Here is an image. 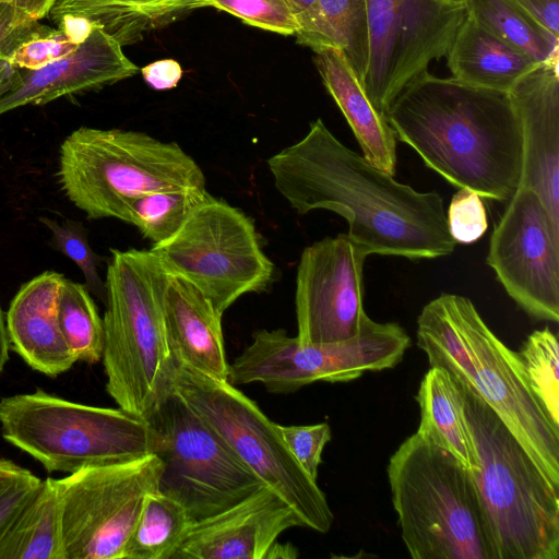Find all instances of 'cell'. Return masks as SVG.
<instances>
[{"label":"cell","instance_id":"cell-1","mask_svg":"<svg viewBox=\"0 0 559 559\" xmlns=\"http://www.w3.org/2000/svg\"><path fill=\"white\" fill-rule=\"evenodd\" d=\"M266 164L276 190L298 214L328 210L343 216L347 235L368 255L435 259L455 249L438 192L416 191L373 167L320 118Z\"/></svg>","mask_w":559,"mask_h":559},{"label":"cell","instance_id":"cell-2","mask_svg":"<svg viewBox=\"0 0 559 559\" xmlns=\"http://www.w3.org/2000/svg\"><path fill=\"white\" fill-rule=\"evenodd\" d=\"M383 116L396 139L460 189L509 201L520 188L522 130L508 93L425 71Z\"/></svg>","mask_w":559,"mask_h":559},{"label":"cell","instance_id":"cell-3","mask_svg":"<svg viewBox=\"0 0 559 559\" xmlns=\"http://www.w3.org/2000/svg\"><path fill=\"white\" fill-rule=\"evenodd\" d=\"M416 335L430 367L443 368L477 393L559 486V428L531 390L518 352L500 341L474 304L441 294L421 309Z\"/></svg>","mask_w":559,"mask_h":559},{"label":"cell","instance_id":"cell-4","mask_svg":"<svg viewBox=\"0 0 559 559\" xmlns=\"http://www.w3.org/2000/svg\"><path fill=\"white\" fill-rule=\"evenodd\" d=\"M110 252L103 318L106 391L119 408L148 421L173 392L176 362L164 318L168 272L151 249Z\"/></svg>","mask_w":559,"mask_h":559},{"label":"cell","instance_id":"cell-5","mask_svg":"<svg viewBox=\"0 0 559 559\" xmlns=\"http://www.w3.org/2000/svg\"><path fill=\"white\" fill-rule=\"evenodd\" d=\"M455 382L475 452L471 473L495 559H558L559 486L497 413L471 388Z\"/></svg>","mask_w":559,"mask_h":559},{"label":"cell","instance_id":"cell-6","mask_svg":"<svg viewBox=\"0 0 559 559\" xmlns=\"http://www.w3.org/2000/svg\"><path fill=\"white\" fill-rule=\"evenodd\" d=\"M388 479L414 559H495L471 469L416 432L391 455Z\"/></svg>","mask_w":559,"mask_h":559},{"label":"cell","instance_id":"cell-7","mask_svg":"<svg viewBox=\"0 0 559 559\" xmlns=\"http://www.w3.org/2000/svg\"><path fill=\"white\" fill-rule=\"evenodd\" d=\"M58 178L88 218L123 222L131 202L148 192L206 187L201 167L176 142L90 127L74 130L62 142Z\"/></svg>","mask_w":559,"mask_h":559},{"label":"cell","instance_id":"cell-8","mask_svg":"<svg viewBox=\"0 0 559 559\" xmlns=\"http://www.w3.org/2000/svg\"><path fill=\"white\" fill-rule=\"evenodd\" d=\"M0 428L5 441L49 473L72 474L154 453L147 421L121 408L85 405L39 389L2 397Z\"/></svg>","mask_w":559,"mask_h":559},{"label":"cell","instance_id":"cell-9","mask_svg":"<svg viewBox=\"0 0 559 559\" xmlns=\"http://www.w3.org/2000/svg\"><path fill=\"white\" fill-rule=\"evenodd\" d=\"M175 362L173 392L293 508L305 527L328 533L334 515L326 496L289 451L280 425L228 380Z\"/></svg>","mask_w":559,"mask_h":559},{"label":"cell","instance_id":"cell-10","mask_svg":"<svg viewBox=\"0 0 559 559\" xmlns=\"http://www.w3.org/2000/svg\"><path fill=\"white\" fill-rule=\"evenodd\" d=\"M409 345L411 337L400 324L376 322L367 313L357 335L340 342L301 343L283 329H261L229 365L228 381L261 383L270 393H294L317 381L348 382L366 371L392 369Z\"/></svg>","mask_w":559,"mask_h":559},{"label":"cell","instance_id":"cell-11","mask_svg":"<svg viewBox=\"0 0 559 559\" xmlns=\"http://www.w3.org/2000/svg\"><path fill=\"white\" fill-rule=\"evenodd\" d=\"M151 250L169 274L195 286L221 314L241 296L265 290L274 277L253 221L214 197Z\"/></svg>","mask_w":559,"mask_h":559},{"label":"cell","instance_id":"cell-12","mask_svg":"<svg viewBox=\"0 0 559 559\" xmlns=\"http://www.w3.org/2000/svg\"><path fill=\"white\" fill-rule=\"evenodd\" d=\"M163 463L159 492L193 521L213 516L263 486L262 480L175 392L147 421Z\"/></svg>","mask_w":559,"mask_h":559},{"label":"cell","instance_id":"cell-13","mask_svg":"<svg viewBox=\"0 0 559 559\" xmlns=\"http://www.w3.org/2000/svg\"><path fill=\"white\" fill-rule=\"evenodd\" d=\"M162 469V461L152 453L52 478L63 559H123L146 496L158 491Z\"/></svg>","mask_w":559,"mask_h":559},{"label":"cell","instance_id":"cell-14","mask_svg":"<svg viewBox=\"0 0 559 559\" xmlns=\"http://www.w3.org/2000/svg\"><path fill=\"white\" fill-rule=\"evenodd\" d=\"M369 55L361 85L384 114L429 64L445 57L466 16L462 0H367Z\"/></svg>","mask_w":559,"mask_h":559},{"label":"cell","instance_id":"cell-15","mask_svg":"<svg viewBox=\"0 0 559 559\" xmlns=\"http://www.w3.org/2000/svg\"><path fill=\"white\" fill-rule=\"evenodd\" d=\"M488 265L531 317L559 321V227L538 195L519 188L495 225Z\"/></svg>","mask_w":559,"mask_h":559},{"label":"cell","instance_id":"cell-16","mask_svg":"<svg viewBox=\"0 0 559 559\" xmlns=\"http://www.w3.org/2000/svg\"><path fill=\"white\" fill-rule=\"evenodd\" d=\"M367 252L347 234L304 249L296 275V337L332 343L357 335L365 316L362 271Z\"/></svg>","mask_w":559,"mask_h":559},{"label":"cell","instance_id":"cell-17","mask_svg":"<svg viewBox=\"0 0 559 559\" xmlns=\"http://www.w3.org/2000/svg\"><path fill=\"white\" fill-rule=\"evenodd\" d=\"M304 526L266 485L224 511L195 521L173 559H265L286 530Z\"/></svg>","mask_w":559,"mask_h":559},{"label":"cell","instance_id":"cell-18","mask_svg":"<svg viewBox=\"0 0 559 559\" xmlns=\"http://www.w3.org/2000/svg\"><path fill=\"white\" fill-rule=\"evenodd\" d=\"M559 60L540 62L508 92L520 120V188L534 191L559 227Z\"/></svg>","mask_w":559,"mask_h":559},{"label":"cell","instance_id":"cell-19","mask_svg":"<svg viewBox=\"0 0 559 559\" xmlns=\"http://www.w3.org/2000/svg\"><path fill=\"white\" fill-rule=\"evenodd\" d=\"M139 68L122 46L99 27L70 55L37 70H22L19 84L0 96V115L25 105L98 90L128 79Z\"/></svg>","mask_w":559,"mask_h":559},{"label":"cell","instance_id":"cell-20","mask_svg":"<svg viewBox=\"0 0 559 559\" xmlns=\"http://www.w3.org/2000/svg\"><path fill=\"white\" fill-rule=\"evenodd\" d=\"M64 276L44 272L23 284L7 312L13 350L34 370L48 377L68 371L75 362L58 322V297Z\"/></svg>","mask_w":559,"mask_h":559},{"label":"cell","instance_id":"cell-21","mask_svg":"<svg viewBox=\"0 0 559 559\" xmlns=\"http://www.w3.org/2000/svg\"><path fill=\"white\" fill-rule=\"evenodd\" d=\"M164 318L175 361L218 380H228L221 314L191 283L168 273Z\"/></svg>","mask_w":559,"mask_h":559},{"label":"cell","instance_id":"cell-22","mask_svg":"<svg viewBox=\"0 0 559 559\" xmlns=\"http://www.w3.org/2000/svg\"><path fill=\"white\" fill-rule=\"evenodd\" d=\"M314 63L324 86L352 128L364 158L379 170L394 176L396 138L385 120L369 100L356 72L334 48L316 52Z\"/></svg>","mask_w":559,"mask_h":559},{"label":"cell","instance_id":"cell-23","mask_svg":"<svg viewBox=\"0 0 559 559\" xmlns=\"http://www.w3.org/2000/svg\"><path fill=\"white\" fill-rule=\"evenodd\" d=\"M445 57L451 78L503 93L540 63L487 32L467 13Z\"/></svg>","mask_w":559,"mask_h":559},{"label":"cell","instance_id":"cell-24","mask_svg":"<svg viewBox=\"0 0 559 559\" xmlns=\"http://www.w3.org/2000/svg\"><path fill=\"white\" fill-rule=\"evenodd\" d=\"M198 0H56L48 16L78 13L87 17L121 46L165 26L195 9Z\"/></svg>","mask_w":559,"mask_h":559},{"label":"cell","instance_id":"cell-25","mask_svg":"<svg viewBox=\"0 0 559 559\" xmlns=\"http://www.w3.org/2000/svg\"><path fill=\"white\" fill-rule=\"evenodd\" d=\"M294 36L314 52L342 51L361 83L369 55L367 0H316Z\"/></svg>","mask_w":559,"mask_h":559},{"label":"cell","instance_id":"cell-26","mask_svg":"<svg viewBox=\"0 0 559 559\" xmlns=\"http://www.w3.org/2000/svg\"><path fill=\"white\" fill-rule=\"evenodd\" d=\"M420 421L416 431L421 438L447 450L468 469L476 467L475 452L463 411L462 394L450 373L430 367L416 395Z\"/></svg>","mask_w":559,"mask_h":559},{"label":"cell","instance_id":"cell-27","mask_svg":"<svg viewBox=\"0 0 559 559\" xmlns=\"http://www.w3.org/2000/svg\"><path fill=\"white\" fill-rule=\"evenodd\" d=\"M0 559H63L60 504L52 478L40 481L0 537Z\"/></svg>","mask_w":559,"mask_h":559},{"label":"cell","instance_id":"cell-28","mask_svg":"<svg viewBox=\"0 0 559 559\" xmlns=\"http://www.w3.org/2000/svg\"><path fill=\"white\" fill-rule=\"evenodd\" d=\"M466 13L502 41L538 62L559 60V37L514 0H462Z\"/></svg>","mask_w":559,"mask_h":559},{"label":"cell","instance_id":"cell-29","mask_svg":"<svg viewBox=\"0 0 559 559\" xmlns=\"http://www.w3.org/2000/svg\"><path fill=\"white\" fill-rule=\"evenodd\" d=\"M193 523L177 500L159 490L148 493L126 544L123 559H173Z\"/></svg>","mask_w":559,"mask_h":559},{"label":"cell","instance_id":"cell-30","mask_svg":"<svg viewBox=\"0 0 559 559\" xmlns=\"http://www.w3.org/2000/svg\"><path fill=\"white\" fill-rule=\"evenodd\" d=\"M211 197L206 187L148 192L131 202L124 222L135 226L145 239L156 245L171 237Z\"/></svg>","mask_w":559,"mask_h":559},{"label":"cell","instance_id":"cell-31","mask_svg":"<svg viewBox=\"0 0 559 559\" xmlns=\"http://www.w3.org/2000/svg\"><path fill=\"white\" fill-rule=\"evenodd\" d=\"M57 312L62 336L74 360L87 364L102 360L103 319L86 286L64 277Z\"/></svg>","mask_w":559,"mask_h":559},{"label":"cell","instance_id":"cell-32","mask_svg":"<svg viewBox=\"0 0 559 559\" xmlns=\"http://www.w3.org/2000/svg\"><path fill=\"white\" fill-rule=\"evenodd\" d=\"M531 390L555 427L559 428V346L545 328L531 333L518 352Z\"/></svg>","mask_w":559,"mask_h":559},{"label":"cell","instance_id":"cell-33","mask_svg":"<svg viewBox=\"0 0 559 559\" xmlns=\"http://www.w3.org/2000/svg\"><path fill=\"white\" fill-rule=\"evenodd\" d=\"M39 221L50 231L52 247L79 266L86 288L105 304L106 284L98 272L103 258L92 249L87 230L83 224L73 219H67L63 224H59L48 217H40Z\"/></svg>","mask_w":559,"mask_h":559},{"label":"cell","instance_id":"cell-34","mask_svg":"<svg viewBox=\"0 0 559 559\" xmlns=\"http://www.w3.org/2000/svg\"><path fill=\"white\" fill-rule=\"evenodd\" d=\"M211 7L246 24L281 35H295L299 24L284 0H198L195 9Z\"/></svg>","mask_w":559,"mask_h":559},{"label":"cell","instance_id":"cell-35","mask_svg":"<svg viewBox=\"0 0 559 559\" xmlns=\"http://www.w3.org/2000/svg\"><path fill=\"white\" fill-rule=\"evenodd\" d=\"M40 481L31 471L0 457V537Z\"/></svg>","mask_w":559,"mask_h":559},{"label":"cell","instance_id":"cell-36","mask_svg":"<svg viewBox=\"0 0 559 559\" xmlns=\"http://www.w3.org/2000/svg\"><path fill=\"white\" fill-rule=\"evenodd\" d=\"M449 233L455 242L472 243L487 230V214L481 198L474 191L461 188L449 205Z\"/></svg>","mask_w":559,"mask_h":559},{"label":"cell","instance_id":"cell-37","mask_svg":"<svg viewBox=\"0 0 559 559\" xmlns=\"http://www.w3.org/2000/svg\"><path fill=\"white\" fill-rule=\"evenodd\" d=\"M280 430L294 457L306 473L317 480L323 449L332 438L330 425L328 423L308 426L280 425Z\"/></svg>","mask_w":559,"mask_h":559},{"label":"cell","instance_id":"cell-38","mask_svg":"<svg viewBox=\"0 0 559 559\" xmlns=\"http://www.w3.org/2000/svg\"><path fill=\"white\" fill-rule=\"evenodd\" d=\"M76 48L78 45L70 41L60 28H52L22 44L9 61L22 70H37L72 53Z\"/></svg>","mask_w":559,"mask_h":559},{"label":"cell","instance_id":"cell-39","mask_svg":"<svg viewBox=\"0 0 559 559\" xmlns=\"http://www.w3.org/2000/svg\"><path fill=\"white\" fill-rule=\"evenodd\" d=\"M52 28L31 19L14 7L0 2V58L10 60L22 44L47 34Z\"/></svg>","mask_w":559,"mask_h":559},{"label":"cell","instance_id":"cell-40","mask_svg":"<svg viewBox=\"0 0 559 559\" xmlns=\"http://www.w3.org/2000/svg\"><path fill=\"white\" fill-rule=\"evenodd\" d=\"M144 81L158 91L170 90L177 86L182 68L174 59L156 60L141 69Z\"/></svg>","mask_w":559,"mask_h":559},{"label":"cell","instance_id":"cell-41","mask_svg":"<svg viewBox=\"0 0 559 559\" xmlns=\"http://www.w3.org/2000/svg\"><path fill=\"white\" fill-rule=\"evenodd\" d=\"M559 37V0H514Z\"/></svg>","mask_w":559,"mask_h":559},{"label":"cell","instance_id":"cell-42","mask_svg":"<svg viewBox=\"0 0 559 559\" xmlns=\"http://www.w3.org/2000/svg\"><path fill=\"white\" fill-rule=\"evenodd\" d=\"M53 24L78 46L86 40L96 27L87 17L78 13L63 14Z\"/></svg>","mask_w":559,"mask_h":559},{"label":"cell","instance_id":"cell-43","mask_svg":"<svg viewBox=\"0 0 559 559\" xmlns=\"http://www.w3.org/2000/svg\"><path fill=\"white\" fill-rule=\"evenodd\" d=\"M22 11L31 19L39 21L46 17L56 0H0Z\"/></svg>","mask_w":559,"mask_h":559},{"label":"cell","instance_id":"cell-44","mask_svg":"<svg viewBox=\"0 0 559 559\" xmlns=\"http://www.w3.org/2000/svg\"><path fill=\"white\" fill-rule=\"evenodd\" d=\"M21 80V69L0 58V96L13 90Z\"/></svg>","mask_w":559,"mask_h":559},{"label":"cell","instance_id":"cell-45","mask_svg":"<svg viewBox=\"0 0 559 559\" xmlns=\"http://www.w3.org/2000/svg\"><path fill=\"white\" fill-rule=\"evenodd\" d=\"M9 346L10 341L8 336L7 325L4 321L3 311L0 306V372L4 369L9 360Z\"/></svg>","mask_w":559,"mask_h":559},{"label":"cell","instance_id":"cell-46","mask_svg":"<svg viewBox=\"0 0 559 559\" xmlns=\"http://www.w3.org/2000/svg\"><path fill=\"white\" fill-rule=\"evenodd\" d=\"M298 549L292 544H280L277 540L270 548L265 559L297 558Z\"/></svg>","mask_w":559,"mask_h":559},{"label":"cell","instance_id":"cell-47","mask_svg":"<svg viewBox=\"0 0 559 559\" xmlns=\"http://www.w3.org/2000/svg\"><path fill=\"white\" fill-rule=\"evenodd\" d=\"M289 7L293 14L296 16L298 24L299 21L307 14L312 8L316 0H284Z\"/></svg>","mask_w":559,"mask_h":559}]
</instances>
